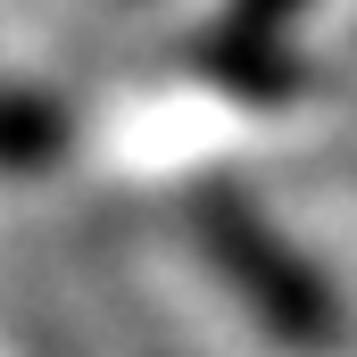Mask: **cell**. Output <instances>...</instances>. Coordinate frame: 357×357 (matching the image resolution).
I'll list each match as a JSON object with an SVG mask.
<instances>
[{
    "mask_svg": "<svg viewBox=\"0 0 357 357\" xmlns=\"http://www.w3.org/2000/svg\"><path fill=\"white\" fill-rule=\"evenodd\" d=\"M191 233H199L208 266L225 274V291L266 324L274 341H291V349H324V341L341 333V291L324 282V266L274 225L250 191H233V183L199 191V199H191Z\"/></svg>",
    "mask_w": 357,
    "mask_h": 357,
    "instance_id": "6da1fadb",
    "label": "cell"
},
{
    "mask_svg": "<svg viewBox=\"0 0 357 357\" xmlns=\"http://www.w3.org/2000/svg\"><path fill=\"white\" fill-rule=\"evenodd\" d=\"M67 150V108L33 84H0V175H33Z\"/></svg>",
    "mask_w": 357,
    "mask_h": 357,
    "instance_id": "3957f363",
    "label": "cell"
},
{
    "mask_svg": "<svg viewBox=\"0 0 357 357\" xmlns=\"http://www.w3.org/2000/svg\"><path fill=\"white\" fill-rule=\"evenodd\" d=\"M299 17H307V0H225L216 25H208V42H199L208 75L225 91H241V100H291L307 84V67L291 50Z\"/></svg>",
    "mask_w": 357,
    "mask_h": 357,
    "instance_id": "7a4b0ae2",
    "label": "cell"
}]
</instances>
